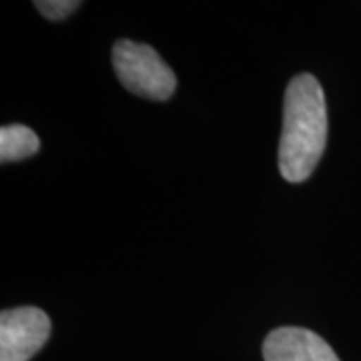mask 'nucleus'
<instances>
[{"instance_id":"nucleus-6","label":"nucleus","mask_w":361,"mask_h":361,"mask_svg":"<svg viewBox=\"0 0 361 361\" xmlns=\"http://www.w3.org/2000/svg\"><path fill=\"white\" fill-rule=\"evenodd\" d=\"M37 11L49 20H65L77 8H80L78 0H37Z\"/></svg>"},{"instance_id":"nucleus-2","label":"nucleus","mask_w":361,"mask_h":361,"mask_svg":"<svg viewBox=\"0 0 361 361\" xmlns=\"http://www.w3.org/2000/svg\"><path fill=\"white\" fill-rule=\"evenodd\" d=\"M113 66L125 89L151 101H169L177 89V77L163 56L149 44L135 40H116Z\"/></svg>"},{"instance_id":"nucleus-5","label":"nucleus","mask_w":361,"mask_h":361,"mask_svg":"<svg viewBox=\"0 0 361 361\" xmlns=\"http://www.w3.org/2000/svg\"><path fill=\"white\" fill-rule=\"evenodd\" d=\"M40 149V139L25 125H4L0 129V161L14 163L32 157Z\"/></svg>"},{"instance_id":"nucleus-3","label":"nucleus","mask_w":361,"mask_h":361,"mask_svg":"<svg viewBox=\"0 0 361 361\" xmlns=\"http://www.w3.org/2000/svg\"><path fill=\"white\" fill-rule=\"evenodd\" d=\"M51 319L39 307H16L0 315V361H28L51 337Z\"/></svg>"},{"instance_id":"nucleus-1","label":"nucleus","mask_w":361,"mask_h":361,"mask_svg":"<svg viewBox=\"0 0 361 361\" xmlns=\"http://www.w3.org/2000/svg\"><path fill=\"white\" fill-rule=\"evenodd\" d=\"M327 104L319 80L301 73L285 90L283 130L279 141V173L289 183L313 175L327 145Z\"/></svg>"},{"instance_id":"nucleus-4","label":"nucleus","mask_w":361,"mask_h":361,"mask_svg":"<svg viewBox=\"0 0 361 361\" xmlns=\"http://www.w3.org/2000/svg\"><path fill=\"white\" fill-rule=\"evenodd\" d=\"M265 361H339L336 351L305 327H277L263 341Z\"/></svg>"}]
</instances>
